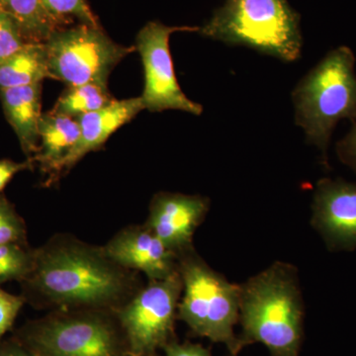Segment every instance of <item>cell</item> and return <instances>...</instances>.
Instances as JSON below:
<instances>
[{
	"label": "cell",
	"instance_id": "6da1fadb",
	"mask_svg": "<svg viewBox=\"0 0 356 356\" xmlns=\"http://www.w3.org/2000/svg\"><path fill=\"white\" fill-rule=\"evenodd\" d=\"M104 250L83 245H49L35 252L34 266L21 281L27 296L63 306H106L126 290L125 275Z\"/></svg>",
	"mask_w": 356,
	"mask_h": 356
},
{
	"label": "cell",
	"instance_id": "7a4b0ae2",
	"mask_svg": "<svg viewBox=\"0 0 356 356\" xmlns=\"http://www.w3.org/2000/svg\"><path fill=\"white\" fill-rule=\"evenodd\" d=\"M304 306L297 269L275 262L241 285L242 346L264 344L273 356H298Z\"/></svg>",
	"mask_w": 356,
	"mask_h": 356
},
{
	"label": "cell",
	"instance_id": "3957f363",
	"mask_svg": "<svg viewBox=\"0 0 356 356\" xmlns=\"http://www.w3.org/2000/svg\"><path fill=\"white\" fill-rule=\"evenodd\" d=\"M355 54L348 47L334 49L312 69L293 91L296 122L307 140L323 153L327 166V147L332 131L343 119L356 120Z\"/></svg>",
	"mask_w": 356,
	"mask_h": 356
},
{
	"label": "cell",
	"instance_id": "277c9868",
	"mask_svg": "<svg viewBox=\"0 0 356 356\" xmlns=\"http://www.w3.org/2000/svg\"><path fill=\"white\" fill-rule=\"evenodd\" d=\"M198 32L285 62L301 55L300 16L287 0H226Z\"/></svg>",
	"mask_w": 356,
	"mask_h": 356
},
{
	"label": "cell",
	"instance_id": "5b68a950",
	"mask_svg": "<svg viewBox=\"0 0 356 356\" xmlns=\"http://www.w3.org/2000/svg\"><path fill=\"white\" fill-rule=\"evenodd\" d=\"M177 259L184 285L178 318L194 334L225 344L232 356H238L243 348L235 334V325L240 321L241 285L229 282L211 268L193 248Z\"/></svg>",
	"mask_w": 356,
	"mask_h": 356
},
{
	"label": "cell",
	"instance_id": "8992f818",
	"mask_svg": "<svg viewBox=\"0 0 356 356\" xmlns=\"http://www.w3.org/2000/svg\"><path fill=\"white\" fill-rule=\"evenodd\" d=\"M51 79L67 86H107L112 70L136 48L115 43L100 26L79 24L56 30L44 42Z\"/></svg>",
	"mask_w": 356,
	"mask_h": 356
},
{
	"label": "cell",
	"instance_id": "52a82bcc",
	"mask_svg": "<svg viewBox=\"0 0 356 356\" xmlns=\"http://www.w3.org/2000/svg\"><path fill=\"white\" fill-rule=\"evenodd\" d=\"M182 280L179 271L163 280H151L120 313L131 353L135 356L151 355L165 348L172 334Z\"/></svg>",
	"mask_w": 356,
	"mask_h": 356
},
{
	"label": "cell",
	"instance_id": "ba28073f",
	"mask_svg": "<svg viewBox=\"0 0 356 356\" xmlns=\"http://www.w3.org/2000/svg\"><path fill=\"white\" fill-rule=\"evenodd\" d=\"M178 31H199L196 27H170L161 22L147 23L136 39L145 70V88L142 98L145 109L152 112L180 110L200 115V104L186 97L175 76L170 50V38Z\"/></svg>",
	"mask_w": 356,
	"mask_h": 356
},
{
	"label": "cell",
	"instance_id": "9c48e42d",
	"mask_svg": "<svg viewBox=\"0 0 356 356\" xmlns=\"http://www.w3.org/2000/svg\"><path fill=\"white\" fill-rule=\"evenodd\" d=\"M26 343L36 356H120L114 332L95 317L40 323L27 332Z\"/></svg>",
	"mask_w": 356,
	"mask_h": 356
},
{
	"label": "cell",
	"instance_id": "30bf717a",
	"mask_svg": "<svg viewBox=\"0 0 356 356\" xmlns=\"http://www.w3.org/2000/svg\"><path fill=\"white\" fill-rule=\"evenodd\" d=\"M312 225L330 250H355L356 184L321 179L314 195Z\"/></svg>",
	"mask_w": 356,
	"mask_h": 356
},
{
	"label": "cell",
	"instance_id": "8fae6325",
	"mask_svg": "<svg viewBox=\"0 0 356 356\" xmlns=\"http://www.w3.org/2000/svg\"><path fill=\"white\" fill-rule=\"evenodd\" d=\"M209 210V200L198 195L159 193L149 209L147 228L179 257L192 250V238Z\"/></svg>",
	"mask_w": 356,
	"mask_h": 356
},
{
	"label": "cell",
	"instance_id": "7c38bea8",
	"mask_svg": "<svg viewBox=\"0 0 356 356\" xmlns=\"http://www.w3.org/2000/svg\"><path fill=\"white\" fill-rule=\"evenodd\" d=\"M117 266L138 269L151 280H163L178 270L177 257L149 228L121 232L104 248Z\"/></svg>",
	"mask_w": 356,
	"mask_h": 356
},
{
	"label": "cell",
	"instance_id": "4fadbf2b",
	"mask_svg": "<svg viewBox=\"0 0 356 356\" xmlns=\"http://www.w3.org/2000/svg\"><path fill=\"white\" fill-rule=\"evenodd\" d=\"M142 110H145V106L140 96L115 100L105 108L77 117L81 129L79 140L74 149L51 172L53 177L70 170L86 154L100 149L115 131L135 118Z\"/></svg>",
	"mask_w": 356,
	"mask_h": 356
},
{
	"label": "cell",
	"instance_id": "5bb4252c",
	"mask_svg": "<svg viewBox=\"0 0 356 356\" xmlns=\"http://www.w3.org/2000/svg\"><path fill=\"white\" fill-rule=\"evenodd\" d=\"M42 83L0 89L6 119L15 131L26 154L39 151Z\"/></svg>",
	"mask_w": 356,
	"mask_h": 356
},
{
	"label": "cell",
	"instance_id": "9a60e30c",
	"mask_svg": "<svg viewBox=\"0 0 356 356\" xmlns=\"http://www.w3.org/2000/svg\"><path fill=\"white\" fill-rule=\"evenodd\" d=\"M81 134L76 118L51 111L42 114L39 125L40 144L35 161L47 172H53L70 153Z\"/></svg>",
	"mask_w": 356,
	"mask_h": 356
},
{
	"label": "cell",
	"instance_id": "2e32d148",
	"mask_svg": "<svg viewBox=\"0 0 356 356\" xmlns=\"http://www.w3.org/2000/svg\"><path fill=\"white\" fill-rule=\"evenodd\" d=\"M51 79L44 43H27L0 63V89L42 83Z\"/></svg>",
	"mask_w": 356,
	"mask_h": 356
},
{
	"label": "cell",
	"instance_id": "e0dca14e",
	"mask_svg": "<svg viewBox=\"0 0 356 356\" xmlns=\"http://www.w3.org/2000/svg\"><path fill=\"white\" fill-rule=\"evenodd\" d=\"M0 11L14 21L28 43H44L60 29L41 0H0Z\"/></svg>",
	"mask_w": 356,
	"mask_h": 356
},
{
	"label": "cell",
	"instance_id": "ac0fdd59",
	"mask_svg": "<svg viewBox=\"0 0 356 356\" xmlns=\"http://www.w3.org/2000/svg\"><path fill=\"white\" fill-rule=\"evenodd\" d=\"M115 102L107 86L95 83L69 86L58 98L51 111L77 118L105 108Z\"/></svg>",
	"mask_w": 356,
	"mask_h": 356
},
{
	"label": "cell",
	"instance_id": "d6986e66",
	"mask_svg": "<svg viewBox=\"0 0 356 356\" xmlns=\"http://www.w3.org/2000/svg\"><path fill=\"white\" fill-rule=\"evenodd\" d=\"M35 252L26 243L0 245V284L7 281H23L34 266Z\"/></svg>",
	"mask_w": 356,
	"mask_h": 356
},
{
	"label": "cell",
	"instance_id": "ffe728a7",
	"mask_svg": "<svg viewBox=\"0 0 356 356\" xmlns=\"http://www.w3.org/2000/svg\"><path fill=\"white\" fill-rule=\"evenodd\" d=\"M41 2L58 28L72 20L79 21V24L99 26L86 0H41Z\"/></svg>",
	"mask_w": 356,
	"mask_h": 356
},
{
	"label": "cell",
	"instance_id": "44dd1931",
	"mask_svg": "<svg viewBox=\"0 0 356 356\" xmlns=\"http://www.w3.org/2000/svg\"><path fill=\"white\" fill-rule=\"evenodd\" d=\"M7 243H26V228L13 204L0 195V245Z\"/></svg>",
	"mask_w": 356,
	"mask_h": 356
},
{
	"label": "cell",
	"instance_id": "7402d4cb",
	"mask_svg": "<svg viewBox=\"0 0 356 356\" xmlns=\"http://www.w3.org/2000/svg\"><path fill=\"white\" fill-rule=\"evenodd\" d=\"M27 43L18 26L0 11V63L17 53Z\"/></svg>",
	"mask_w": 356,
	"mask_h": 356
},
{
	"label": "cell",
	"instance_id": "603a6c76",
	"mask_svg": "<svg viewBox=\"0 0 356 356\" xmlns=\"http://www.w3.org/2000/svg\"><path fill=\"white\" fill-rule=\"evenodd\" d=\"M24 302V297L15 296L0 288V337L13 327Z\"/></svg>",
	"mask_w": 356,
	"mask_h": 356
},
{
	"label": "cell",
	"instance_id": "cb8c5ba5",
	"mask_svg": "<svg viewBox=\"0 0 356 356\" xmlns=\"http://www.w3.org/2000/svg\"><path fill=\"white\" fill-rule=\"evenodd\" d=\"M339 161L356 173V122L350 133L337 145Z\"/></svg>",
	"mask_w": 356,
	"mask_h": 356
},
{
	"label": "cell",
	"instance_id": "d4e9b609",
	"mask_svg": "<svg viewBox=\"0 0 356 356\" xmlns=\"http://www.w3.org/2000/svg\"><path fill=\"white\" fill-rule=\"evenodd\" d=\"M165 356H211L209 350L200 344L168 343L165 346Z\"/></svg>",
	"mask_w": 356,
	"mask_h": 356
},
{
	"label": "cell",
	"instance_id": "484cf974",
	"mask_svg": "<svg viewBox=\"0 0 356 356\" xmlns=\"http://www.w3.org/2000/svg\"><path fill=\"white\" fill-rule=\"evenodd\" d=\"M30 165H31L30 161L15 163V161H9V159L0 161V195H1L2 191L6 188L8 182L13 179L14 175L29 168Z\"/></svg>",
	"mask_w": 356,
	"mask_h": 356
},
{
	"label": "cell",
	"instance_id": "4316f807",
	"mask_svg": "<svg viewBox=\"0 0 356 356\" xmlns=\"http://www.w3.org/2000/svg\"><path fill=\"white\" fill-rule=\"evenodd\" d=\"M0 356H36L19 344H7L0 348Z\"/></svg>",
	"mask_w": 356,
	"mask_h": 356
}]
</instances>
